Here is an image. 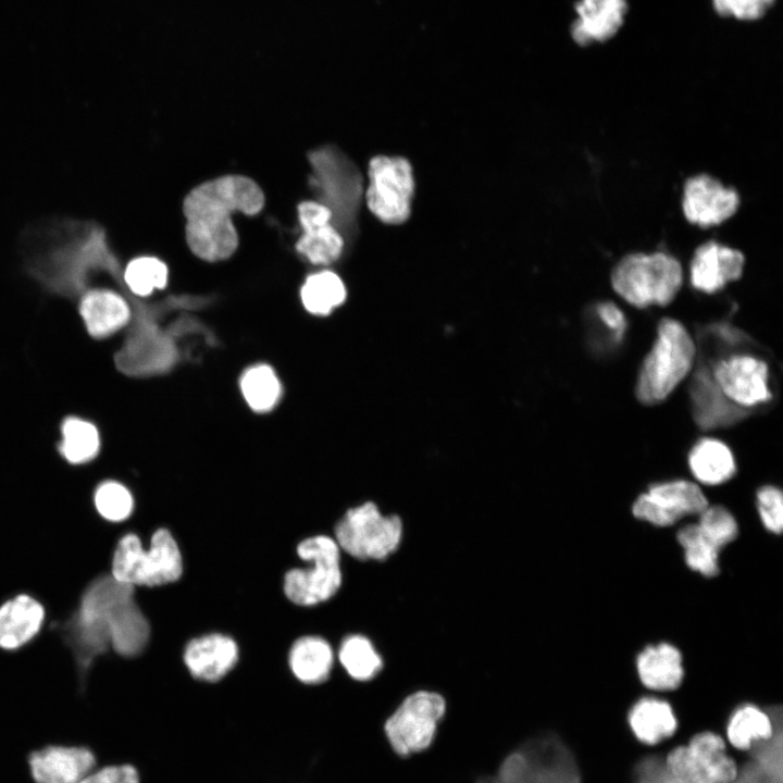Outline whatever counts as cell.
Masks as SVG:
<instances>
[{
  "label": "cell",
  "mask_w": 783,
  "mask_h": 783,
  "mask_svg": "<svg viewBox=\"0 0 783 783\" xmlns=\"http://www.w3.org/2000/svg\"><path fill=\"white\" fill-rule=\"evenodd\" d=\"M681 651L670 643L646 646L636 658L642 684L658 692L676 689L684 678Z\"/></svg>",
  "instance_id": "obj_22"
},
{
  "label": "cell",
  "mask_w": 783,
  "mask_h": 783,
  "mask_svg": "<svg viewBox=\"0 0 783 783\" xmlns=\"http://www.w3.org/2000/svg\"><path fill=\"white\" fill-rule=\"evenodd\" d=\"M32 775L37 783H78L96 765L86 747L48 746L28 757Z\"/></svg>",
  "instance_id": "obj_19"
},
{
  "label": "cell",
  "mask_w": 783,
  "mask_h": 783,
  "mask_svg": "<svg viewBox=\"0 0 783 783\" xmlns=\"http://www.w3.org/2000/svg\"><path fill=\"white\" fill-rule=\"evenodd\" d=\"M238 659V647L229 636L213 633L191 639L184 650V662L198 680L216 682Z\"/></svg>",
  "instance_id": "obj_20"
},
{
  "label": "cell",
  "mask_w": 783,
  "mask_h": 783,
  "mask_svg": "<svg viewBox=\"0 0 783 783\" xmlns=\"http://www.w3.org/2000/svg\"><path fill=\"white\" fill-rule=\"evenodd\" d=\"M774 732L772 710L767 712L749 703L736 707L725 724L728 743L739 751H748L757 743L772 739Z\"/></svg>",
  "instance_id": "obj_26"
},
{
  "label": "cell",
  "mask_w": 783,
  "mask_h": 783,
  "mask_svg": "<svg viewBox=\"0 0 783 783\" xmlns=\"http://www.w3.org/2000/svg\"><path fill=\"white\" fill-rule=\"evenodd\" d=\"M687 462L694 477L704 485H720L736 472V462L730 447L717 438L704 437L691 448Z\"/></svg>",
  "instance_id": "obj_25"
},
{
  "label": "cell",
  "mask_w": 783,
  "mask_h": 783,
  "mask_svg": "<svg viewBox=\"0 0 783 783\" xmlns=\"http://www.w3.org/2000/svg\"><path fill=\"white\" fill-rule=\"evenodd\" d=\"M60 455L71 464H84L95 459L100 449L97 426L77 417H66L61 426Z\"/></svg>",
  "instance_id": "obj_29"
},
{
  "label": "cell",
  "mask_w": 783,
  "mask_h": 783,
  "mask_svg": "<svg viewBox=\"0 0 783 783\" xmlns=\"http://www.w3.org/2000/svg\"><path fill=\"white\" fill-rule=\"evenodd\" d=\"M365 201L374 216L386 224H401L410 215L414 178L403 157L376 156L369 162Z\"/></svg>",
  "instance_id": "obj_11"
},
{
  "label": "cell",
  "mask_w": 783,
  "mask_h": 783,
  "mask_svg": "<svg viewBox=\"0 0 783 783\" xmlns=\"http://www.w3.org/2000/svg\"><path fill=\"white\" fill-rule=\"evenodd\" d=\"M627 724L637 742L656 746L672 737L679 721L671 704L655 696L637 699L627 711Z\"/></svg>",
  "instance_id": "obj_21"
},
{
  "label": "cell",
  "mask_w": 783,
  "mask_h": 783,
  "mask_svg": "<svg viewBox=\"0 0 783 783\" xmlns=\"http://www.w3.org/2000/svg\"><path fill=\"white\" fill-rule=\"evenodd\" d=\"M739 195L709 174L686 179L683 186L682 212L688 223L699 227L717 226L731 219L739 208Z\"/></svg>",
  "instance_id": "obj_13"
},
{
  "label": "cell",
  "mask_w": 783,
  "mask_h": 783,
  "mask_svg": "<svg viewBox=\"0 0 783 783\" xmlns=\"http://www.w3.org/2000/svg\"><path fill=\"white\" fill-rule=\"evenodd\" d=\"M183 572L178 545L165 529L157 530L145 550L140 538L128 533L117 543L112 560V576L133 586H159L177 581Z\"/></svg>",
  "instance_id": "obj_6"
},
{
  "label": "cell",
  "mask_w": 783,
  "mask_h": 783,
  "mask_svg": "<svg viewBox=\"0 0 783 783\" xmlns=\"http://www.w3.org/2000/svg\"><path fill=\"white\" fill-rule=\"evenodd\" d=\"M239 388L246 405L257 413L273 410L283 393L276 372L264 363L247 368L239 380Z\"/></svg>",
  "instance_id": "obj_28"
},
{
  "label": "cell",
  "mask_w": 783,
  "mask_h": 783,
  "mask_svg": "<svg viewBox=\"0 0 783 783\" xmlns=\"http://www.w3.org/2000/svg\"><path fill=\"white\" fill-rule=\"evenodd\" d=\"M753 346L750 340L737 346L697 348L699 360L706 363L723 396L747 412L773 399L770 366Z\"/></svg>",
  "instance_id": "obj_2"
},
{
  "label": "cell",
  "mask_w": 783,
  "mask_h": 783,
  "mask_svg": "<svg viewBox=\"0 0 783 783\" xmlns=\"http://www.w3.org/2000/svg\"><path fill=\"white\" fill-rule=\"evenodd\" d=\"M696 357V343L685 326L671 318L660 320L636 380L637 400L646 406L666 400L691 373Z\"/></svg>",
  "instance_id": "obj_3"
},
{
  "label": "cell",
  "mask_w": 783,
  "mask_h": 783,
  "mask_svg": "<svg viewBox=\"0 0 783 783\" xmlns=\"http://www.w3.org/2000/svg\"><path fill=\"white\" fill-rule=\"evenodd\" d=\"M297 214L302 229L296 241L297 252L315 265H328L338 260L345 241L330 208L320 201L306 200L298 204Z\"/></svg>",
  "instance_id": "obj_14"
},
{
  "label": "cell",
  "mask_w": 783,
  "mask_h": 783,
  "mask_svg": "<svg viewBox=\"0 0 783 783\" xmlns=\"http://www.w3.org/2000/svg\"><path fill=\"white\" fill-rule=\"evenodd\" d=\"M683 278L680 261L662 251L627 253L617 262L610 275L613 290L631 306L642 309L672 302Z\"/></svg>",
  "instance_id": "obj_5"
},
{
  "label": "cell",
  "mask_w": 783,
  "mask_h": 783,
  "mask_svg": "<svg viewBox=\"0 0 783 783\" xmlns=\"http://www.w3.org/2000/svg\"><path fill=\"white\" fill-rule=\"evenodd\" d=\"M626 5L624 0H581L576 4L579 18L572 36L580 45L604 41L619 29Z\"/></svg>",
  "instance_id": "obj_24"
},
{
  "label": "cell",
  "mask_w": 783,
  "mask_h": 783,
  "mask_svg": "<svg viewBox=\"0 0 783 783\" xmlns=\"http://www.w3.org/2000/svg\"><path fill=\"white\" fill-rule=\"evenodd\" d=\"M548 741H527L509 751L495 773L477 776L474 783H557Z\"/></svg>",
  "instance_id": "obj_17"
},
{
  "label": "cell",
  "mask_w": 783,
  "mask_h": 783,
  "mask_svg": "<svg viewBox=\"0 0 783 783\" xmlns=\"http://www.w3.org/2000/svg\"><path fill=\"white\" fill-rule=\"evenodd\" d=\"M745 256L736 248L708 240L699 245L689 262V283L698 291L716 294L737 281L744 271Z\"/></svg>",
  "instance_id": "obj_16"
},
{
  "label": "cell",
  "mask_w": 783,
  "mask_h": 783,
  "mask_svg": "<svg viewBox=\"0 0 783 783\" xmlns=\"http://www.w3.org/2000/svg\"><path fill=\"white\" fill-rule=\"evenodd\" d=\"M774 0H713L721 15H733L741 20L760 17Z\"/></svg>",
  "instance_id": "obj_38"
},
{
  "label": "cell",
  "mask_w": 783,
  "mask_h": 783,
  "mask_svg": "<svg viewBox=\"0 0 783 783\" xmlns=\"http://www.w3.org/2000/svg\"><path fill=\"white\" fill-rule=\"evenodd\" d=\"M676 538L684 550V559L689 569L708 577L719 573L720 549L704 535L697 523L681 527Z\"/></svg>",
  "instance_id": "obj_33"
},
{
  "label": "cell",
  "mask_w": 783,
  "mask_h": 783,
  "mask_svg": "<svg viewBox=\"0 0 783 783\" xmlns=\"http://www.w3.org/2000/svg\"><path fill=\"white\" fill-rule=\"evenodd\" d=\"M45 618L42 605L21 594L0 607V647L16 649L39 632Z\"/></svg>",
  "instance_id": "obj_23"
},
{
  "label": "cell",
  "mask_w": 783,
  "mask_h": 783,
  "mask_svg": "<svg viewBox=\"0 0 783 783\" xmlns=\"http://www.w3.org/2000/svg\"><path fill=\"white\" fill-rule=\"evenodd\" d=\"M264 203L261 187L248 176L227 174L197 185L183 201L188 248L203 261L228 259L239 243L232 215H256Z\"/></svg>",
  "instance_id": "obj_1"
},
{
  "label": "cell",
  "mask_w": 783,
  "mask_h": 783,
  "mask_svg": "<svg viewBox=\"0 0 783 783\" xmlns=\"http://www.w3.org/2000/svg\"><path fill=\"white\" fill-rule=\"evenodd\" d=\"M78 783H139V774L130 765L109 766L90 772Z\"/></svg>",
  "instance_id": "obj_39"
},
{
  "label": "cell",
  "mask_w": 783,
  "mask_h": 783,
  "mask_svg": "<svg viewBox=\"0 0 783 783\" xmlns=\"http://www.w3.org/2000/svg\"><path fill=\"white\" fill-rule=\"evenodd\" d=\"M134 587L112 575H101L87 586L78 606L105 624L111 646L125 657L140 654L150 635L148 620L135 601Z\"/></svg>",
  "instance_id": "obj_4"
},
{
  "label": "cell",
  "mask_w": 783,
  "mask_h": 783,
  "mask_svg": "<svg viewBox=\"0 0 783 783\" xmlns=\"http://www.w3.org/2000/svg\"><path fill=\"white\" fill-rule=\"evenodd\" d=\"M335 540L359 560H384L399 546L402 522L398 515H383L374 502L349 509L335 526Z\"/></svg>",
  "instance_id": "obj_10"
},
{
  "label": "cell",
  "mask_w": 783,
  "mask_h": 783,
  "mask_svg": "<svg viewBox=\"0 0 783 783\" xmlns=\"http://www.w3.org/2000/svg\"><path fill=\"white\" fill-rule=\"evenodd\" d=\"M97 512L111 522H122L133 512L134 498L130 490L116 480L100 482L94 492Z\"/></svg>",
  "instance_id": "obj_34"
},
{
  "label": "cell",
  "mask_w": 783,
  "mask_h": 783,
  "mask_svg": "<svg viewBox=\"0 0 783 783\" xmlns=\"http://www.w3.org/2000/svg\"><path fill=\"white\" fill-rule=\"evenodd\" d=\"M338 658L347 673L357 681L373 679L383 667V659L371 641L359 634L347 636L341 642Z\"/></svg>",
  "instance_id": "obj_31"
},
{
  "label": "cell",
  "mask_w": 783,
  "mask_h": 783,
  "mask_svg": "<svg viewBox=\"0 0 783 783\" xmlns=\"http://www.w3.org/2000/svg\"><path fill=\"white\" fill-rule=\"evenodd\" d=\"M757 509L763 526L773 534L783 529V496L780 488L765 485L757 492Z\"/></svg>",
  "instance_id": "obj_36"
},
{
  "label": "cell",
  "mask_w": 783,
  "mask_h": 783,
  "mask_svg": "<svg viewBox=\"0 0 783 783\" xmlns=\"http://www.w3.org/2000/svg\"><path fill=\"white\" fill-rule=\"evenodd\" d=\"M664 767L676 783H733L739 769L719 733L700 731L672 747Z\"/></svg>",
  "instance_id": "obj_9"
},
{
  "label": "cell",
  "mask_w": 783,
  "mask_h": 783,
  "mask_svg": "<svg viewBox=\"0 0 783 783\" xmlns=\"http://www.w3.org/2000/svg\"><path fill=\"white\" fill-rule=\"evenodd\" d=\"M125 288L137 297L150 296L156 289H163L169 279L166 264L157 257L140 256L132 259L123 269Z\"/></svg>",
  "instance_id": "obj_32"
},
{
  "label": "cell",
  "mask_w": 783,
  "mask_h": 783,
  "mask_svg": "<svg viewBox=\"0 0 783 783\" xmlns=\"http://www.w3.org/2000/svg\"><path fill=\"white\" fill-rule=\"evenodd\" d=\"M446 707L445 698L436 692L423 689L408 695L383 725L394 754L408 758L428 749L437 736Z\"/></svg>",
  "instance_id": "obj_8"
},
{
  "label": "cell",
  "mask_w": 783,
  "mask_h": 783,
  "mask_svg": "<svg viewBox=\"0 0 783 783\" xmlns=\"http://www.w3.org/2000/svg\"><path fill=\"white\" fill-rule=\"evenodd\" d=\"M595 314L608 332L610 340L620 344L627 328V321L622 310L611 301H600L595 307Z\"/></svg>",
  "instance_id": "obj_37"
},
{
  "label": "cell",
  "mask_w": 783,
  "mask_h": 783,
  "mask_svg": "<svg viewBox=\"0 0 783 783\" xmlns=\"http://www.w3.org/2000/svg\"><path fill=\"white\" fill-rule=\"evenodd\" d=\"M77 311L88 335L96 339L122 332L132 321V306L117 287L97 285L77 300Z\"/></svg>",
  "instance_id": "obj_15"
},
{
  "label": "cell",
  "mask_w": 783,
  "mask_h": 783,
  "mask_svg": "<svg viewBox=\"0 0 783 783\" xmlns=\"http://www.w3.org/2000/svg\"><path fill=\"white\" fill-rule=\"evenodd\" d=\"M307 569H291L284 577L286 597L298 606H313L333 597L341 584L340 548L325 535L309 537L297 546Z\"/></svg>",
  "instance_id": "obj_7"
},
{
  "label": "cell",
  "mask_w": 783,
  "mask_h": 783,
  "mask_svg": "<svg viewBox=\"0 0 783 783\" xmlns=\"http://www.w3.org/2000/svg\"><path fill=\"white\" fill-rule=\"evenodd\" d=\"M688 391L693 418L704 431L731 426L749 414L723 396L701 360L693 372Z\"/></svg>",
  "instance_id": "obj_18"
},
{
  "label": "cell",
  "mask_w": 783,
  "mask_h": 783,
  "mask_svg": "<svg viewBox=\"0 0 783 783\" xmlns=\"http://www.w3.org/2000/svg\"><path fill=\"white\" fill-rule=\"evenodd\" d=\"M289 667L304 684H320L330 676L334 654L331 645L319 636L298 638L289 650Z\"/></svg>",
  "instance_id": "obj_27"
},
{
  "label": "cell",
  "mask_w": 783,
  "mask_h": 783,
  "mask_svg": "<svg viewBox=\"0 0 783 783\" xmlns=\"http://www.w3.org/2000/svg\"><path fill=\"white\" fill-rule=\"evenodd\" d=\"M346 297L344 282L328 270L310 274L300 288V299L306 311L320 316L330 314Z\"/></svg>",
  "instance_id": "obj_30"
},
{
  "label": "cell",
  "mask_w": 783,
  "mask_h": 783,
  "mask_svg": "<svg viewBox=\"0 0 783 783\" xmlns=\"http://www.w3.org/2000/svg\"><path fill=\"white\" fill-rule=\"evenodd\" d=\"M708 500L699 486L687 480L655 483L632 506L638 520L656 526H670L679 520L699 514Z\"/></svg>",
  "instance_id": "obj_12"
},
{
  "label": "cell",
  "mask_w": 783,
  "mask_h": 783,
  "mask_svg": "<svg viewBox=\"0 0 783 783\" xmlns=\"http://www.w3.org/2000/svg\"><path fill=\"white\" fill-rule=\"evenodd\" d=\"M697 525L704 535L719 549L734 540L738 526L733 514L723 506H707L699 514Z\"/></svg>",
  "instance_id": "obj_35"
}]
</instances>
